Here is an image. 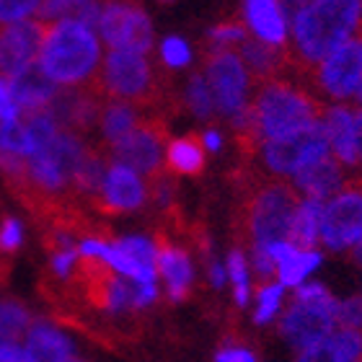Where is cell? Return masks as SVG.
<instances>
[{
    "label": "cell",
    "mask_w": 362,
    "mask_h": 362,
    "mask_svg": "<svg viewBox=\"0 0 362 362\" xmlns=\"http://www.w3.org/2000/svg\"><path fill=\"white\" fill-rule=\"evenodd\" d=\"M168 143V122L158 114H145L127 137L106 148L112 166L129 168L132 174L148 176V181L163 174V156Z\"/></svg>",
    "instance_id": "5"
},
{
    "label": "cell",
    "mask_w": 362,
    "mask_h": 362,
    "mask_svg": "<svg viewBox=\"0 0 362 362\" xmlns=\"http://www.w3.org/2000/svg\"><path fill=\"white\" fill-rule=\"evenodd\" d=\"M204 143L199 132H189L181 140H171L166 148V171H174L181 176H199L204 168Z\"/></svg>",
    "instance_id": "23"
},
{
    "label": "cell",
    "mask_w": 362,
    "mask_h": 362,
    "mask_svg": "<svg viewBox=\"0 0 362 362\" xmlns=\"http://www.w3.org/2000/svg\"><path fill=\"white\" fill-rule=\"evenodd\" d=\"M241 194L233 210V233L243 249H267L272 243H287L295 215L300 210V194L295 184L279 176L249 174L238 179Z\"/></svg>",
    "instance_id": "1"
},
{
    "label": "cell",
    "mask_w": 362,
    "mask_h": 362,
    "mask_svg": "<svg viewBox=\"0 0 362 362\" xmlns=\"http://www.w3.org/2000/svg\"><path fill=\"white\" fill-rule=\"evenodd\" d=\"M0 153L29 158V143H26V129H23L21 119L0 122Z\"/></svg>",
    "instance_id": "30"
},
{
    "label": "cell",
    "mask_w": 362,
    "mask_h": 362,
    "mask_svg": "<svg viewBox=\"0 0 362 362\" xmlns=\"http://www.w3.org/2000/svg\"><path fill=\"white\" fill-rule=\"evenodd\" d=\"M349 257L355 259L357 264H362V241L357 243V246H352V249H349Z\"/></svg>",
    "instance_id": "44"
},
{
    "label": "cell",
    "mask_w": 362,
    "mask_h": 362,
    "mask_svg": "<svg viewBox=\"0 0 362 362\" xmlns=\"http://www.w3.org/2000/svg\"><path fill=\"white\" fill-rule=\"evenodd\" d=\"M326 202L321 199H305L300 204V210L295 215V223L290 228L287 243L293 246L298 254H313L318 235H321V218H324Z\"/></svg>",
    "instance_id": "24"
},
{
    "label": "cell",
    "mask_w": 362,
    "mask_h": 362,
    "mask_svg": "<svg viewBox=\"0 0 362 362\" xmlns=\"http://www.w3.org/2000/svg\"><path fill=\"white\" fill-rule=\"evenodd\" d=\"M52 23L47 21H16L0 26V78L13 81L18 73L39 60L45 37Z\"/></svg>",
    "instance_id": "11"
},
{
    "label": "cell",
    "mask_w": 362,
    "mask_h": 362,
    "mask_svg": "<svg viewBox=\"0 0 362 362\" xmlns=\"http://www.w3.org/2000/svg\"><path fill=\"white\" fill-rule=\"evenodd\" d=\"M362 13V3L352 0H318L303 3L293 18V47L290 65L293 73L303 78H313L316 68L326 57H332L344 42L357 31Z\"/></svg>",
    "instance_id": "2"
},
{
    "label": "cell",
    "mask_w": 362,
    "mask_h": 362,
    "mask_svg": "<svg viewBox=\"0 0 362 362\" xmlns=\"http://www.w3.org/2000/svg\"><path fill=\"white\" fill-rule=\"evenodd\" d=\"M160 57H163V65H166V68H181V65H187L189 62L187 42H181L179 37L163 39V45H160Z\"/></svg>",
    "instance_id": "34"
},
{
    "label": "cell",
    "mask_w": 362,
    "mask_h": 362,
    "mask_svg": "<svg viewBox=\"0 0 362 362\" xmlns=\"http://www.w3.org/2000/svg\"><path fill=\"white\" fill-rule=\"evenodd\" d=\"M104 106L106 98L98 93V88L90 81V83L78 86V88L57 90V96L52 98L47 112L52 114L57 127L81 137L86 132H93V127L101 122Z\"/></svg>",
    "instance_id": "12"
},
{
    "label": "cell",
    "mask_w": 362,
    "mask_h": 362,
    "mask_svg": "<svg viewBox=\"0 0 362 362\" xmlns=\"http://www.w3.org/2000/svg\"><path fill=\"white\" fill-rule=\"evenodd\" d=\"M355 148H357V166H362V109H355Z\"/></svg>",
    "instance_id": "42"
},
{
    "label": "cell",
    "mask_w": 362,
    "mask_h": 362,
    "mask_svg": "<svg viewBox=\"0 0 362 362\" xmlns=\"http://www.w3.org/2000/svg\"><path fill=\"white\" fill-rule=\"evenodd\" d=\"M249 112L259 145L321 124L326 119V106L316 96H310L308 90L298 88L285 78L259 86V93L249 104Z\"/></svg>",
    "instance_id": "3"
},
{
    "label": "cell",
    "mask_w": 362,
    "mask_h": 362,
    "mask_svg": "<svg viewBox=\"0 0 362 362\" xmlns=\"http://www.w3.org/2000/svg\"><path fill=\"white\" fill-rule=\"evenodd\" d=\"M3 119H18V106H16L11 83L6 78H0V122Z\"/></svg>",
    "instance_id": "38"
},
{
    "label": "cell",
    "mask_w": 362,
    "mask_h": 362,
    "mask_svg": "<svg viewBox=\"0 0 362 362\" xmlns=\"http://www.w3.org/2000/svg\"><path fill=\"white\" fill-rule=\"evenodd\" d=\"M228 274L235 285V300L238 305H246L249 300V287H246V257L241 249H233L228 257Z\"/></svg>",
    "instance_id": "32"
},
{
    "label": "cell",
    "mask_w": 362,
    "mask_h": 362,
    "mask_svg": "<svg viewBox=\"0 0 362 362\" xmlns=\"http://www.w3.org/2000/svg\"><path fill=\"white\" fill-rule=\"evenodd\" d=\"M148 202V184L129 168L112 166L106 174L101 194L93 199L90 212L96 215H127Z\"/></svg>",
    "instance_id": "14"
},
{
    "label": "cell",
    "mask_w": 362,
    "mask_h": 362,
    "mask_svg": "<svg viewBox=\"0 0 362 362\" xmlns=\"http://www.w3.org/2000/svg\"><path fill=\"white\" fill-rule=\"evenodd\" d=\"M298 362H341L337 349H334L332 339H324L321 344H313V347L303 349V355Z\"/></svg>",
    "instance_id": "37"
},
{
    "label": "cell",
    "mask_w": 362,
    "mask_h": 362,
    "mask_svg": "<svg viewBox=\"0 0 362 362\" xmlns=\"http://www.w3.org/2000/svg\"><path fill=\"white\" fill-rule=\"evenodd\" d=\"M184 106H187L194 117H199V119H212L215 98H212L210 86H207L202 73H192V76H189L187 90H184Z\"/></svg>",
    "instance_id": "28"
},
{
    "label": "cell",
    "mask_w": 362,
    "mask_h": 362,
    "mask_svg": "<svg viewBox=\"0 0 362 362\" xmlns=\"http://www.w3.org/2000/svg\"><path fill=\"white\" fill-rule=\"evenodd\" d=\"M39 62L52 83L78 88V86L90 83L98 73L101 62V49H98L96 34L78 21H52L45 37Z\"/></svg>",
    "instance_id": "4"
},
{
    "label": "cell",
    "mask_w": 362,
    "mask_h": 362,
    "mask_svg": "<svg viewBox=\"0 0 362 362\" xmlns=\"http://www.w3.org/2000/svg\"><path fill=\"white\" fill-rule=\"evenodd\" d=\"M310 81L332 98L357 96L362 83V39L352 37L344 42L332 57L318 65Z\"/></svg>",
    "instance_id": "13"
},
{
    "label": "cell",
    "mask_w": 362,
    "mask_h": 362,
    "mask_svg": "<svg viewBox=\"0 0 362 362\" xmlns=\"http://www.w3.org/2000/svg\"><path fill=\"white\" fill-rule=\"evenodd\" d=\"M295 184L308 194V199L326 202V197H332L337 189H341V163L334 156H324V158L300 168L295 174Z\"/></svg>",
    "instance_id": "21"
},
{
    "label": "cell",
    "mask_w": 362,
    "mask_h": 362,
    "mask_svg": "<svg viewBox=\"0 0 362 362\" xmlns=\"http://www.w3.org/2000/svg\"><path fill=\"white\" fill-rule=\"evenodd\" d=\"M360 362H362V360H360Z\"/></svg>",
    "instance_id": "47"
},
{
    "label": "cell",
    "mask_w": 362,
    "mask_h": 362,
    "mask_svg": "<svg viewBox=\"0 0 362 362\" xmlns=\"http://www.w3.org/2000/svg\"><path fill=\"white\" fill-rule=\"evenodd\" d=\"M326 137L334 151V158L344 166H357V148H355V109L347 106H332L326 109Z\"/></svg>",
    "instance_id": "19"
},
{
    "label": "cell",
    "mask_w": 362,
    "mask_h": 362,
    "mask_svg": "<svg viewBox=\"0 0 362 362\" xmlns=\"http://www.w3.org/2000/svg\"><path fill=\"white\" fill-rule=\"evenodd\" d=\"M204 81L210 86L215 106L233 119L249 106L251 76L233 49H207L204 52Z\"/></svg>",
    "instance_id": "6"
},
{
    "label": "cell",
    "mask_w": 362,
    "mask_h": 362,
    "mask_svg": "<svg viewBox=\"0 0 362 362\" xmlns=\"http://www.w3.org/2000/svg\"><path fill=\"white\" fill-rule=\"evenodd\" d=\"M39 3H0V21L16 23L26 21V16L37 13Z\"/></svg>",
    "instance_id": "36"
},
{
    "label": "cell",
    "mask_w": 362,
    "mask_h": 362,
    "mask_svg": "<svg viewBox=\"0 0 362 362\" xmlns=\"http://www.w3.org/2000/svg\"><path fill=\"white\" fill-rule=\"evenodd\" d=\"M238 49H241V60L246 65V70H249L251 81L259 86L267 83V81H277V78H282V73L293 70L287 45H267L262 39L249 37L238 45Z\"/></svg>",
    "instance_id": "16"
},
{
    "label": "cell",
    "mask_w": 362,
    "mask_h": 362,
    "mask_svg": "<svg viewBox=\"0 0 362 362\" xmlns=\"http://www.w3.org/2000/svg\"><path fill=\"white\" fill-rule=\"evenodd\" d=\"M337 324L362 334V298H349L347 303H339Z\"/></svg>",
    "instance_id": "35"
},
{
    "label": "cell",
    "mask_w": 362,
    "mask_h": 362,
    "mask_svg": "<svg viewBox=\"0 0 362 362\" xmlns=\"http://www.w3.org/2000/svg\"><path fill=\"white\" fill-rule=\"evenodd\" d=\"M202 143H204V151H207V153L220 151V135L215 132V129H210V132H204V135H202Z\"/></svg>",
    "instance_id": "43"
},
{
    "label": "cell",
    "mask_w": 362,
    "mask_h": 362,
    "mask_svg": "<svg viewBox=\"0 0 362 362\" xmlns=\"http://www.w3.org/2000/svg\"><path fill=\"white\" fill-rule=\"evenodd\" d=\"M31 313L16 300H0V344H18L23 337H29Z\"/></svg>",
    "instance_id": "27"
},
{
    "label": "cell",
    "mask_w": 362,
    "mask_h": 362,
    "mask_svg": "<svg viewBox=\"0 0 362 362\" xmlns=\"http://www.w3.org/2000/svg\"><path fill=\"white\" fill-rule=\"evenodd\" d=\"M0 362H29V357L18 344H0Z\"/></svg>",
    "instance_id": "39"
},
{
    "label": "cell",
    "mask_w": 362,
    "mask_h": 362,
    "mask_svg": "<svg viewBox=\"0 0 362 362\" xmlns=\"http://www.w3.org/2000/svg\"><path fill=\"white\" fill-rule=\"evenodd\" d=\"M337 313L339 303L332 295H324L318 300H293L279 324V332L285 334V339H290V344L308 349L337 332Z\"/></svg>",
    "instance_id": "9"
},
{
    "label": "cell",
    "mask_w": 362,
    "mask_h": 362,
    "mask_svg": "<svg viewBox=\"0 0 362 362\" xmlns=\"http://www.w3.org/2000/svg\"><path fill=\"white\" fill-rule=\"evenodd\" d=\"M68 362H81V360H68Z\"/></svg>",
    "instance_id": "46"
},
{
    "label": "cell",
    "mask_w": 362,
    "mask_h": 362,
    "mask_svg": "<svg viewBox=\"0 0 362 362\" xmlns=\"http://www.w3.org/2000/svg\"><path fill=\"white\" fill-rule=\"evenodd\" d=\"M21 246V226H18V220L16 218H3L0 220V254L3 257H11L16 254Z\"/></svg>",
    "instance_id": "33"
},
{
    "label": "cell",
    "mask_w": 362,
    "mask_h": 362,
    "mask_svg": "<svg viewBox=\"0 0 362 362\" xmlns=\"http://www.w3.org/2000/svg\"><path fill=\"white\" fill-rule=\"evenodd\" d=\"M257 295H259L257 321L264 324V321H269L279 310V303H282V285H264V282H259Z\"/></svg>",
    "instance_id": "31"
},
{
    "label": "cell",
    "mask_w": 362,
    "mask_h": 362,
    "mask_svg": "<svg viewBox=\"0 0 362 362\" xmlns=\"http://www.w3.org/2000/svg\"><path fill=\"white\" fill-rule=\"evenodd\" d=\"M318 264H321V257H318L316 251H313V254H298V251H295L293 257H287L285 262L277 264L279 285H298V282H300L308 272L316 269Z\"/></svg>",
    "instance_id": "29"
},
{
    "label": "cell",
    "mask_w": 362,
    "mask_h": 362,
    "mask_svg": "<svg viewBox=\"0 0 362 362\" xmlns=\"http://www.w3.org/2000/svg\"><path fill=\"white\" fill-rule=\"evenodd\" d=\"M153 249H156V267L166 279L168 298L171 300H187L189 293H192V282H194L187 251L181 249L179 243L174 241V235L168 233V228L163 226L156 230Z\"/></svg>",
    "instance_id": "15"
},
{
    "label": "cell",
    "mask_w": 362,
    "mask_h": 362,
    "mask_svg": "<svg viewBox=\"0 0 362 362\" xmlns=\"http://www.w3.org/2000/svg\"><path fill=\"white\" fill-rule=\"evenodd\" d=\"M241 13L249 23V31L257 34V39L267 42V45H287V31H285V13L279 3H257V0H249L241 6Z\"/></svg>",
    "instance_id": "20"
},
{
    "label": "cell",
    "mask_w": 362,
    "mask_h": 362,
    "mask_svg": "<svg viewBox=\"0 0 362 362\" xmlns=\"http://www.w3.org/2000/svg\"><path fill=\"white\" fill-rule=\"evenodd\" d=\"M70 339H65L54 326L39 321L31 326L26 337V357L29 362H68L70 360Z\"/></svg>",
    "instance_id": "22"
},
{
    "label": "cell",
    "mask_w": 362,
    "mask_h": 362,
    "mask_svg": "<svg viewBox=\"0 0 362 362\" xmlns=\"http://www.w3.org/2000/svg\"><path fill=\"white\" fill-rule=\"evenodd\" d=\"M329 156V137H326L324 122L313 124V127L298 129L293 135L269 140L259 148V158L269 168L272 174L279 179L295 176L300 168H305L313 160Z\"/></svg>",
    "instance_id": "7"
},
{
    "label": "cell",
    "mask_w": 362,
    "mask_h": 362,
    "mask_svg": "<svg viewBox=\"0 0 362 362\" xmlns=\"http://www.w3.org/2000/svg\"><path fill=\"white\" fill-rule=\"evenodd\" d=\"M112 168V160H109V153H106L104 143L98 145H88L86 143L83 158L78 163L76 176H73V194L86 210H90V204L101 194L104 189L106 174Z\"/></svg>",
    "instance_id": "18"
},
{
    "label": "cell",
    "mask_w": 362,
    "mask_h": 362,
    "mask_svg": "<svg viewBox=\"0 0 362 362\" xmlns=\"http://www.w3.org/2000/svg\"><path fill=\"white\" fill-rule=\"evenodd\" d=\"M101 37L112 52L153 54V26L145 11L135 3H109L98 21Z\"/></svg>",
    "instance_id": "10"
},
{
    "label": "cell",
    "mask_w": 362,
    "mask_h": 362,
    "mask_svg": "<svg viewBox=\"0 0 362 362\" xmlns=\"http://www.w3.org/2000/svg\"><path fill=\"white\" fill-rule=\"evenodd\" d=\"M140 119H143V114H137V106L106 101L104 114H101V137H104L106 148L119 143L122 137H127L140 124Z\"/></svg>",
    "instance_id": "25"
},
{
    "label": "cell",
    "mask_w": 362,
    "mask_h": 362,
    "mask_svg": "<svg viewBox=\"0 0 362 362\" xmlns=\"http://www.w3.org/2000/svg\"><path fill=\"white\" fill-rule=\"evenodd\" d=\"M321 241L334 251L352 249L362 241V179H349L326 202Z\"/></svg>",
    "instance_id": "8"
},
{
    "label": "cell",
    "mask_w": 362,
    "mask_h": 362,
    "mask_svg": "<svg viewBox=\"0 0 362 362\" xmlns=\"http://www.w3.org/2000/svg\"><path fill=\"white\" fill-rule=\"evenodd\" d=\"M11 83V93L18 106V112H39V109H49L52 98L57 96V83H52V78L47 76L42 62H31L29 68L18 73Z\"/></svg>",
    "instance_id": "17"
},
{
    "label": "cell",
    "mask_w": 362,
    "mask_h": 362,
    "mask_svg": "<svg viewBox=\"0 0 362 362\" xmlns=\"http://www.w3.org/2000/svg\"><path fill=\"white\" fill-rule=\"evenodd\" d=\"M18 119H21L23 129H26L29 158L45 153L52 145L54 137H57V132H60L57 122L52 119V114L47 112V109H39V112H18Z\"/></svg>",
    "instance_id": "26"
},
{
    "label": "cell",
    "mask_w": 362,
    "mask_h": 362,
    "mask_svg": "<svg viewBox=\"0 0 362 362\" xmlns=\"http://www.w3.org/2000/svg\"><path fill=\"white\" fill-rule=\"evenodd\" d=\"M357 101L362 104V83H360V90H357Z\"/></svg>",
    "instance_id": "45"
},
{
    "label": "cell",
    "mask_w": 362,
    "mask_h": 362,
    "mask_svg": "<svg viewBox=\"0 0 362 362\" xmlns=\"http://www.w3.org/2000/svg\"><path fill=\"white\" fill-rule=\"evenodd\" d=\"M324 295H329V290L324 285H305V287H298L293 300H318Z\"/></svg>",
    "instance_id": "41"
},
{
    "label": "cell",
    "mask_w": 362,
    "mask_h": 362,
    "mask_svg": "<svg viewBox=\"0 0 362 362\" xmlns=\"http://www.w3.org/2000/svg\"><path fill=\"white\" fill-rule=\"evenodd\" d=\"M218 362H257V360H254V355H251V352H246V349L228 347L218 355Z\"/></svg>",
    "instance_id": "40"
}]
</instances>
